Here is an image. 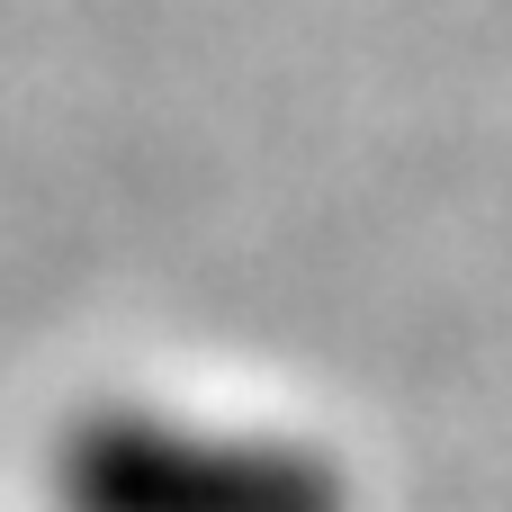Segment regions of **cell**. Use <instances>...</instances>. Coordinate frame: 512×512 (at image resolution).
<instances>
[{"label":"cell","instance_id":"cell-1","mask_svg":"<svg viewBox=\"0 0 512 512\" xmlns=\"http://www.w3.org/2000/svg\"><path fill=\"white\" fill-rule=\"evenodd\" d=\"M63 512H342L333 468L288 432L189 423V414H99L54 459Z\"/></svg>","mask_w":512,"mask_h":512}]
</instances>
